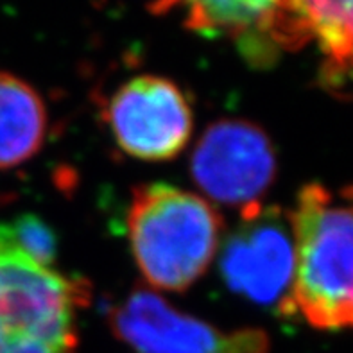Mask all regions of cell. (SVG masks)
Returning <instances> with one entry per match:
<instances>
[{
    "instance_id": "1",
    "label": "cell",
    "mask_w": 353,
    "mask_h": 353,
    "mask_svg": "<svg viewBox=\"0 0 353 353\" xmlns=\"http://www.w3.org/2000/svg\"><path fill=\"white\" fill-rule=\"evenodd\" d=\"M294 280L285 316L318 330H353V194L301 188L291 212Z\"/></svg>"
},
{
    "instance_id": "2",
    "label": "cell",
    "mask_w": 353,
    "mask_h": 353,
    "mask_svg": "<svg viewBox=\"0 0 353 353\" xmlns=\"http://www.w3.org/2000/svg\"><path fill=\"white\" fill-rule=\"evenodd\" d=\"M125 224L142 276L172 292L187 291L206 273L223 233V217L210 203L165 183L134 188Z\"/></svg>"
},
{
    "instance_id": "3",
    "label": "cell",
    "mask_w": 353,
    "mask_h": 353,
    "mask_svg": "<svg viewBox=\"0 0 353 353\" xmlns=\"http://www.w3.org/2000/svg\"><path fill=\"white\" fill-rule=\"evenodd\" d=\"M88 285L0 246V330L77 346L76 314Z\"/></svg>"
},
{
    "instance_id": "4",
    "label": "cell",
    "mask_w": 353,
    "mask_h": 353,
    "mask_svg": "<svg viewBox=\"0 0 353 353\" xmlns=\"http://www.w3.org/2000/svg\"><path fill=\"white\" fill-rule=\"evenodd\" d=\"M221 274L235 294L285 314L294 280V237L289 214L253 205L223 248Z\"/></svg>"
},
{
    "instance_id": "5",
    "label": "cell",
    "mask_w": 353,
    "mask_h": 353,
    "mask_svg": "<svg viewBox=\"0 0 353 353\" xmlns=\"http://www.w3.org/2000/svg\"><path fill=\"white\" fill-rule=\"evenodd\" d=\"M104 121L121 151L143 161L176 158L194 130L192 106L185 92L160 76L122 83L108 99Z\"/></svg>"
},
{
    "instance_id": "6",
    "label": "cell",
    "mask_w": 353,
    "mask_h": 353,
    "mask_svg": "<svg viewBox=\"0 0 353 353\" xmlns=\"http://www.w3.org/2000/svg\"><path fill=\"white\" fill-rule=\"evenodd\" d=\"M190 174L206 196L241 210L260 205L273 185L276 154L268 133L248 121H219L194 148Z\"/></svg>"
},
{
    "instance_id": "7",
    "label": "cell",
    "mask_w": 353,
    "mask_h": 353,
    "mask_svg": "<svg viewBox=\"0 0 353 353\" xmlns=\"http://www.w3.org/2000/svg\"><path fill=\"white\" fill-rule=\"evenodd\" d=\"M110 323L117 337L137 353H269L264 330L223 332L149 291L131 292L113 307Z\"/></svg>"
},
{
    "instance_id": "8",
    "label": "cell",
    "mask_w": 353,
    "mask_h": 353,
    "mask_svg": "<svg viewBox=\"0 0 353 353\" xmlns=\"http://www.w3.org/2000/svg\"><path fill=\"white\" fill-rule=\"evenodd\" d=\"M158 14L179 11L190 31L237 43L253 65L307 43L294 0H154Z\"/></svg>"
},
{
    "instance_id": "9",
    "label": "cell",
    "mask_w": 353,
    "mask_h": 353,
    "mask_svg": "<svg viewBox=\"0 0 353 353\" xmlns=\"http://www.w3.org/2000/svg\"><path fill=\"white\" fill-rule=\"evenodd\" d=\"M47 137V110L40 94L20 77L0 72V170L31 160Z\"/></svg>"
},
{
    "instance_id": "10",
    "label": "cell",
    "mask_w": 353,
    "mask_h": 353,
    "mask_svg": "<svg viewBox=\"0 0 353 353\" xmlns=\"http://www.w3.org/2000/svg\"><path fill=\"white\" fill-rule=\"evenodd\" d=\"M307 40L325 56L323 81L343 88L353 81V0H294Z\"/></svg>"
},
{
    "instance_id": "11",
    "label": "cell",
    "mask_w": 353,
    "mask_h": 353,
    "mask_svg": "<svg viewBox=\"0 0 353 353\" xmlns=\"http://www.w3.org/2000/svg\"><path fill=\"white\" fill-rule=\"evenodd\" d=\"M0 246L22 253L45 268H52L58 256V237L49 224L34 214L0 221Z\"/></svg>"
},
{
    "instance_id": "12",
    "label": "cell",
    "mask_w": 353,
    "mask_h": 353,
    "mask_svg": "<svg viewBox=\"0 0 353 353\" xmlns=\"http://www.w3.org/2000/svg\"><path fill=\"white\" fill-rule=\"evenodd\" d=\"M0 353H76V346L56 345L38 337L0 330Z\"/></svg>"
}]
</instances>
